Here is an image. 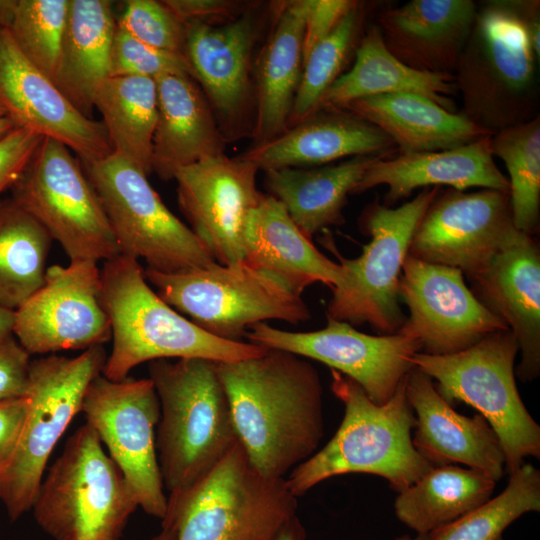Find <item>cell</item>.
<instances>
[{
    "instance_id": "obj_1",
    "label": "cell",
    "mask_w": 540,
    "mask_h": 540,
    "mask_svg": "<svg viewBox=\"0 0 540 540\" xmlns=\"http://www.w3.org/2000/svg\"><path fill=\"white\" fill-rule=\"evenodd\" d=\"M239 442L262 474L286 478L317 450L324 434L323 387L304 357L267 349L217 362Z\"/></svg>"
},
{
    "instance_id": "obj_2",
    "label": "cell",
    "mask_w": 540,
    "mask_h": 540,
    "mask_svg": "<svg viewBox=\"0 0 540 540\" xmlns=\"http://www.w3.org/2000/svg\"><path fill=\"white\" fill-rule=\"evenodd\" d=\"M539 1H489L453 72L462 113L491 136L536 115L538 88L530 35L540 32Z\"/></svg>"
},
{
    "instance_id": "obj_3",
    "label": "cell",
    "mask_w": 540,
    "mask_h": 540,
    "mask_svg": "<svg viewBox=\"0 0 540 540\" xmlns=\"http://www.w3.org/2000/svg\"><path fill=\"white\" fill-rule=\"evenodd\" d=\"M100 275L101 302L112 339L101 374L110 380L127 378L147 361L204 358L235 362L267 350L248 341L225 340L198 327L156 293L134 258L119 254L104 262Z\"/></svg>"
},
{
    "instance_id": "obj_4",
    "label": "cell",
    "mask_w": 540,
    "mask_h": 540,
    "mask_svg": "<svg viewBox=\"0 0 540 540\" xmlns=\"http://www.w3.org/2000/svg\"><path fill=\"white\" fill-rule=\"evenodd\" d=\"M331 390L344 406V416L330 441L294 468L286 478L298 498L315 485L349 473L386 479L400 493L433 466L414 448V411L405 379L383 405L374 403L350 378L331 369Z\"/></svg>"
},
{
    "instance_id": "obj_5",
    "label": "cell",
    "mask_w": 540,
    "mask_h": 540,
    "mask_svg": "<svg viewBox=\"0 0 540 540\" xmlns=\"http://www.w3.org/2000/svg\"><path fill=\"white\" fill-rule=\"evenodd\" d=\"M160 404L156 449L164 488L179 492L208 473L238 441L217 362L204 358L150 362Z\"/></svg>"
},
{
    "instance_id": "obj_6",
    "label": "cell",
    "mask_w": 540,
    "mask_h": 540,
    "mask_svg": "<svg viewBox=\"0 0 540 540\" xmlns=\"http://www.w3.org/2000/svg\"><path fill=\"white\" fill-rule=\"evenodd\" d=\"M296 509L286 478L259 472L238 440L208 473L167 496L161 526L175 540H273Z\"/></svg>"
},
{
    "instance_id": "obj_7",
    "label": "cell",
    "mask_w": 540,
    "mask_h": 540,
    "mask_svg": "<svg viewBox=\"0 0 540 540\" xmlns=\"http://www.w3.org/2000/svg\"><path fill=\"white\" fill-rule=\"evenodd\" d=\"M137 507L124 475L85 423L43 477L31 510L53 540H120Z\"/></svg>"
},
{
    "instance_id": "obj_8",
    "label": "cell",
    "mask_w": 540,
    "mask_h": 540,
    "mask_svg": "<svg viewBox=\"0 0 540 540\" xmlns=\"http://www.w3.org/2000/svg\"><path fill=\"white\" fill-rule=\"evenodd\" d=\"M440 187L421 190L392 208L375 200L364 210L362 229L370 241L357 258L348 259L332 245L342 277L332 290L326 315L352 326L368 324L378 335L397 333L405 322L399 297L403 263L412 236Z\"/></svg>"
},
{
    "instance_id": "obj_9",
    "label": "cell",
    "mask_w": 540,
    "mask_h": 540,
    "mask_svg": "<svg viewBox=\"0 0 540 540\" xmlns=\"http://www.w3.org/2000/svg\"><path fill=\"white\" fill-rule=\"evenodd\" d=\"M519 347L510 329L492 333L472 347L450 355L417 352L412 364L435 380L447 401L479 411L501 443L509 474L527 457H540V426L526 409L515 382Z\"/></svg>"
},
{
    "instance_id": "obj_10",
    "label": "cell",
    "mask_w": 540,
    "mask_h": 540,
    "mask_svg": "<svg viewBox=\"0 0 540 540\" xmlns=\"http://www.w3.org/2000/svg\"><path fill=\"white\" fill-rule=\"evenodd\" d=\"M103 346L75 357L50 354L31 361L25 393L27 414L15 452L0 471V501L17 520L32 509L49 457L73 418L85 392L102 373Z\"/></svg>"
},
{
    "instance_id": "obj_11",
    "label": "cell",
    "mask_w": 540,
    "mask_h": 540,
    "mask_svg": "<svg viewBox=\"0 0 540 540\" xmlns=\"http://www.w3.org/2000/svg\"><path fill=\"white\" fill-rule=\"evenodd\" d=\"M144 273L168 305L225 340L242 341L253 325L266 320L299 324L311 319L302 296L244 262L171 274L146 268Z\"/></svg>"
},
{
    "instance_id": "obj_12",
    "label": "cell",
    "mask_w": 540,
    "mask_h": 540,
    "mask_svg": "<svg viewBox=\"0 0 540 540\" xmlns=\"http://www.w3.org/2000/svg\"><path fill=\"white\" fill-rule=\"evenodd\" d=\"M83 169L96 191L122 255L144 260L161 273H181L217 263L190 227L163 203L148 175L111 153Z\"/></svg>"
},
{
    "instance_id": "obj_13",
    "label": "cell",
    "mask_w": 540,
    "mask_h": 540,
    "mask_svg": "<svg viewBox=\"0 0 540 540\" xmlns=\"http://www.w3.org/2000/svg\"><path fill=\"white\" fill-rule=\"evenodd\" d=\"M13 187V199L60 244L69 261L98 263L120 254L96 191L64 144L43 138Z\"/></svg>"
},
{
    "instance_id": "obj_14",
    "label": "cell",
    "mask_w": 540,
    "mask_h": 540,
    "mask_svg": "<svg viewBox=\"0 0 540 540\" xmlns=\"http://www.w3.org/2000/svg\"><path fill=\"white\" fill-rule=\"evenodd\" d=\"M80 413L124 475L138 506L162 520L167 496L156 449L160 404L152 381H115L99 374L85 392Z\"/></svg>"
},
{
    "instance_id": "obj_15",
    "label": "cell",
    "mask_w": 540,
    "mask_h": 540,
    "mask_svg": "<svg viewBox=\"0 0 540 540\" xmlns=\"http://www.w3.org/2000/svg\"><path fill=\"white\" fill-rule=\"evenodd\" d=\"M248 342L319 361L356 382L370 400L383 405L414 367L418 340L400 332L370 335L351 324L327 318L323 329L292 332L259 323L246 333Z\"/></svg>"
},
{
    "instance_id": "obj_16",
    "label": "cell",
    "mask_w": 540,
    "mask_h": 540,
    "mask_svg": "<svg viewBox=\"0 0 540 540\" xmlns=\"http://www.w3.org/2000/svg\"><path fill=\"white\" fill-rule=\"evenodd\" d=\"M12 334L30 355L103 346L111 328L98 263L47 267L43 284L14 311Z\"/></svg>"
},
{
    "instance_id": "obj_17",
    "label": "cell",
    "mask_w": 540,
    "mask_h": 540,
    "mask_svg": "<svg viewBox=\"0 0 540 540\" xmlns=\"http://www.w3.org/2000/svg\"><path fill=\"white\" fill-rule=\"evenodd\" d=\"M399 297L409 315L398 332L418 340L424 354L458 353L492 333L509 329L478 300L456 268L408 255Z\"/></svg>"
},
{
    "instance_id": "obj_18",
    "label": "cell",
    "mask_w": 540,
    "mask_h": 540,
    "mask_svg": "<svg viewBox=\"0 0 540 540\" xmlns=\"http://www.w3.org/2000/svg\"><path fill=\"white\" fill-rule=\"evenodd\" d=\"M515 228L509 193L448 188L439 192L422 217L408 255L459 269L472 281L486 269Z\"/></svg>"
},
{
    "instance_id": "obj_19",
    "label": "cell",
    "mask_w": 540,
    "mask_h": 540,
    "mask_svg": "<svg viewBox=\"0 0 540 540\" xmlns=\"http://www.w3.org/2000/svg\"><path fill=\"white\" fill-rule=\"evenodd\" d=\"M259 170L241 156L221 154L180 168L174 176L180 209L220 265L244 260L247 223L263 197L256 183Z\"/></svg>"
},
{
    "instance_id": "obj_20",
    "label": "cell",
    "mask_w": 540,
    "mask_h": 540,
    "mask_svg": "<svg viewBox=\"0 0 540 540\" xmlns=\"http://www.w3.org/2000/svg\"><path fill=\"white\" fill-rule=\"evenodd\" d=\"M0 108L17 127L56 140L83 164L112 153L102 122L78 110L0 25Z\"/></svg>"
},
{
    "instance_id": "obj_21",
    "label": "cell",
    "mask_w": 540,
    "mask_h": 540,
    "mask_svg": "<svg viewBox=\"0 0 540 540\" xmlns=\"http://www.w3.org/2000/svg\"><path fill=\"white\" fill-rule=\"evenodd\" d=\"M470 288L514 334L520 352L515 375L531 382L540 375V251L515 228Z\"/></svg>"
},
{
    "instance_id": "obj_22",
    "label": "cell",
    "mask_w": 540,
    "mask_h": 540,
    "mask_svg": "<svg viewBox=\"0 0 540 540\" xmlns=\"http://www.w3.org/2000/svg\"><path fill=\"white\" fill-rule=\"evenodd\" d=\"M407 399L415 415L412 443L433 467L462 464L496 482L506 471L498 436L481 415L455 411L436 390L433 380L413 367L405 377Z\"/></svg>"
},
{
    "instance_id": "obj_23",
    "label": "cell",
    "mask_w": 540,
    "mask_h": 540,
    "mask_svg": "<svg viewBox=\"0 0 540 540\" xmlns=\"http://www.w3.org/2000/svg\"><path fill=\"white\" fill-rule=\"evenodd\" d=\"M490 138L447 150L381 157L368 168L352 194L385 185L384 205L390 207L419 188L447 186L465 191L476 187L509 193L508 179L494 161Z\"/></svg>"
},
{
    "instance_id": "obj_24",
    "label": "cell",
    "mask_w": 540,
    "mask_h": 540,
    "mask_svg": "<svg viewBox=\"0 0 540 540\" xmlns=\"http://www.w3.org/2000/svg\"><path fill=\"white\" fill-rule=\"evenodd\" d=\"M477 8L471 0H412L383 11L377 27L388 50L407 66L453 74Z\"/></svg>"
},
{
    "instance_id": "obj_25",
    "label": "cell",
    "mask_w": 540,
    "mask_h": 540,
    "mask_svg": "<svg viewBox=\"0 0 540 540\" xmlns=\"http://www.w3.org/2000/svg\"><path fill=\"white\" fill-rule=\"evenodd\" d=\"M393 141L376 126L344 110H320L241 157L264 171L333 164L345 157L390 155Z\"/></svg>"
},
{
    "instance_id": "obj_26",
    "label": "cell",
    "mask_w": 540,
    "mask_h": 540,
    "mask_svg": "<svg viewBox=\"0 0 540 540\" xmlns=\"http://www.w3.org/2000/svg\"><path fill=\"white\" fill-rule=\"evenodd\" d=\"M245 246L244 263L271 275L299 296L317 282L332 289L342 277L341 265L314 246L272 195H263L252 211Z\"/></svg>"
},
{
    "instance_id": "obj_27",
    "label": "cell",
    "mask_w": 540,
    "mask_h": 540,
    "mask_svg": "<svg viewBox=\"0 0 540 540\" xmlns=\"http://www.w3.org/2000/svg\"><path fill=\"white\" fill-rule=\"evenodd\" d=\"M157 120L152 172L167 181L183 167L223 154L224 140L203 94L189 75L155 79Z\"/></svg>"
},
{
    "instance_id": "obj_28",
    "label": "cell",
    "mask_w": 540,
    "mask_h": 540,
    "mask_svg": "<svg viewBox=\"0 0 540 540\" xmlns=\"http://www.w3.org/2000/svg\"><path fill=\"white\" fill-rule=\"evenodd\" d=\"M185 55L213 106L227 120L239 117L249 93L253 18L244 14L226 23H185Z\"/></svg>"
},
{
    "instance_id": "obj_29",
    "label": "cell",
    "mask_w": 540,
    "mask_h": 540,
    "mask_svg": "<svg viewBox=\"0 0 540 540\" xmlns=\"http://www.w3.org/2000/svg\"><path fill=\"white\" fill-rule=\"evenodd\" d=\"M340 110L379 128L399 152L447 150L491 136L462 113L449 111L413 93L362 98Z\"/></svg>"
},
{
    "instance_id": "obj_30",
    "label": "cell",
    "mask_w": 540,
    "mask_h": 540,
    "mask_svg": "<svg viewBox=\"0 0 540 540\" xmlns=\"http://www.w3.org/2000/svg\"><path fill=\"white\" fill-rule=\"evenodd\" d=\"M455 92L453 74L424 72L407 66L388 50L379 28L372 26L359 43L352 68L327 89L316 112L340 110L358 99L393 93L422 95L456 112L451 97Z\"/></svg>"
},
{
    "instance_id": "obj_31",
    "label": "cell",
    "mask_w": 540,
    "mask_h": 540,
    "mask_svg": "<svg viewBox=\"0 0 540 540\" xmlns=\"http://www.w3.org/2000/svg\"><path fill=\"white\" fill-rule=\"evenodd\" d=\"M277 18L259 58L255 144L282 134L288 125L303 69L304 0L279 3Z\"/></svg>"
},
{
    "instance_id": "obj_32",
    "label": "cell",
    "mask_w": 540,
    "mask_h": 540,
    "mask_svg": "<svg viewBox=\"0 0 540 540\" xmlns=\"http://www.w3.org/2000/svg\"><path fill=\"white\" fill-rule=\"evenodd\" d=\"M389 155L352 157L338 164L314 168L266 170V185L289 216L309 239L316 233L344 222L348 195L368 168Z\"/></svg>"
},
{
    "instance_id": "obj_33",
    "label": "cell",
    "mask_w": 540,
    "mask_h": 540,
    "mask_svg": "<svg viewBox=\"0 0 540 540\" xmlns=\"http://www.w3.org/2000/svg\"><path fill=\"white\" fill-rule=\"evenodd\" d=\"M116 20L106 0H70L54 83L88 116L100 85L111 76Z\"/></svg>"
},
{
    "instance_id": "obj_34",
    "label": "cell",
    "mask_w": 540,
    "mask_h": 540,
    "mask_svg": "<svg viewBox=\"0 0 540 540\" xmlns=\"http://www.w3.org/2000/svg\"><path fill=\"white\" fill-rule=\"evenodd\" d=\"M496 481L457 465L432 467L394 502L400 522L416 534H430L487 502Z\"/></svg>"
},
{
    "instance_id": "obj_35",
    "label": "cell",
    "mask_w": 540,
    "mask_h": 540,
    "mask_svg": "<svg viewBox=\"0 0 540 540\" xmlns=\"http://www.w3.org/2000/svg\"><path fill=\"white\" fill-rule=\"evenodd\" d=\"M93 107L102 115L112 153L130 160L149 175L157 120L155 80L110 76L97 89Z\"/></svg>"
},
{
    "instance_id": "obj_36",
    "label": "cell",
    "mask_w": 540,
    "mask_h": 540,
    "mask_svg": "<svg viewBox=\"0 0 540 540\" xmlns=\"http://www.w3.org/2000/svg\"><path fill=\"white\" fill-rule=\"evenodd\" d=\"M51 237L14 199L0 201V307L15 311L44 282Z\"/></svg>"
},
{
    "instance_id": "obj_37",
    "label": "cell",
    "mask_w": 540,
    "mask_h": 540,
    "mask_svg": "<svg viewBox=\"0 0 540 540\" xmlns=\"http://www.w3.org/2000/svg\"><path fill=\"white\" fill-rule=\"evenodd\" d=\"M491 151L508 173L514 226L536 234L540 216V117L505 128L490 138Z\"/></svg>"
},
{
    "instance_id": "obj_38",
    "label": "cell",
    "mask_w": 540,
    "mask_h": 540,
    "mask_svg": "<svg viewBox=\"0 0 540 540\" xmlns=\"http://www.w3.org/2000/svg\"><path fill=\"white\" fill-rule=\"evenodd\" d=\"M540 511V472L524 463L510 474L496 497L429 534V540H504L507 527L522 515Z\"/></svg>"
},
{
    "instance_id": "obj_39",
    "label": "cell",
    "mask_w": 540,
    "mask_h": 540,
    "mask_svg": "<svg viewBox=\"0 0 540 540\" xmlns=\"http://www.w3.org/2000/svg\"><path fill=\"white\" fill-rule=\"evenodd\" d=\"M70 0L0 2V25L23 54L53 81L57 73Z\"/></svg>"
},
{
    "instance_id": "obj_40",
    "label": "cell",
    "mask_w": 540,
    "mask_h": 540,
    "mask_svg": "<svg viewBox=\"0 0 540 540\" xmlns=\"http://www.w3.org/2000/svg\"><path fill=\"white\" fill-rule=\"evenodd\" d=\"M364 10L359 3L303 61L300 83L295 94L287 128L313 115L321 98L341 75L349 52L363 23Z\"/></svg>"
},
{
    "instance_id": "obj_41",
    "label": "cell",
    "mask_w": 540,
    "mask_h": 540,
    "mask_svg": "<svg viewBox=\"0 0 540 540\" xmlns=\"http://www.w3.org/2000/svg\"><path fill=\"white\" fill-rule=\"evenodd\" d=\"M116 25L148 46L185 55V24L163 1H127Z\"/></svg>"
},
{
    "instance_id": "obj_42",
    "label": "cell",
    "mask_w": 540,
    "mask_h": 540,
    "mask_svg": "<svg viewBox=\"0 0 540 540\" xmlns=\"http://www.w3.org/2000/svg\"><path fill=\"white\" fill-rule=\"evenodd\" d=\"M165 74L189 75L194 79L186 55L148 46L116 25L111 76H142L155 80Z\"/></svg>"
},
{
    "instance_id": "obj_43",
    "label": "cell",
    "mask_w": 540,
    "mask_h": 540,
    "mask_svg": "<svg viewBox=\"0 0 540 540\" xmlns=\"http://www.w3.org/2000/svg\"><path fill=\"white\" fill-rule=\"evenodd\" d=\"M42 139L38 134L20 127L0 139V194L21 178Z\"/></svg>"
},
{
    "instance_id": "obj_44",
    "label": "cell",
    "mask_w": 540,
    "mask_h": 540,
    "mask_svg": "<svg viewBox=\"0 0 540 540\" xmlns=\"http://www.w3.org/2000/svg\"><path fill=\"white\" fill-rule=\"evenodd\" d=\"M303 61L359 2L351 0H304Z\"/></svg>"
},
{
    "instance_id": "obj_45",
    "label": "cell",
    "mask_w": 540,
    "mask_h": 540,
    "mask_svg": "<svg viewBox=\"0 0 540 540\" xmlns=\"http://www.w3.org/2000/svg\"><path fill=\"white\" fill-rule=\"evenodd\" d=\"M30 356L12 333L0 338V401L25 396Z\"/></svg>"
},
{
    "instance_id": "obj_46",
    "label": "cell",
    "mask_w": 540,
    "mask_h": 540,
    "mask_svg": "<svg viewBox=\"0 0 540 540\" xmlns=\"http://www.w3.org/2000/svg\"><path fill=\"white\" fill-rule=\"evenodd\" d=\"M25 396L0 401V471L11 460L27 414Z\"/></svg>"
},
{
    "instance_id": "obj_47",
    "label": "cell",
    "mask_w": 540,
    "mask_h": 540,
    "mask_svg": "<svg viewBox=\"0 0 540 540\" xmlns=\"http://www.w3.org/2000/svg\"><path fill=\"white\" fill-rule=\"evenodd\" d=\"M163 3L184 24L198 21L213 24L212 20L232 17L237 3L228 0H166Z\"/></svg>"
},
{
    "instance_id": "obj_48",
    "label": "cell",
    "mask_w": 540,
    "mask_h": 540,
    "mask_svg": "<svg viewBox=\"0 0 540 540\" xmlns=\"http://www.w3.org/2000/svg\"><path fill=\"white\" fill-rule=\"evenodd\" d=\"M273 540H307L305 529L295 515L279 530Z\"/></svg>"
},
{
    "instance_id": "obj_49",
    "label": "cell",
    "mask_w": 540,
    "mask_h": 540,
    "mask_svg": "<svg viewBox=\"0 0 540 540\" xmlns=\"http://www.w3.org/2000/svg\"><path fill=\"white\" fill-rule=\"evenodd\" d=\"M14 311L0 307V338L12 333Z\"/></svg>"
},
{
    "instance_id": "obj_50",
    "label": "cell",
    "mask_w": 540,
    "mask_h": 540,
    "mask_svg": "<svg viewBox=\"0 0 540 540\" xmlns=\"http://www.w3.org/2000/svg\"><path fill=\"white\" fill-rule=\"evenodd\" d=\"M17 126L14 122L7 116L0 118V139L8 134L10 131L15 129Z\"/></svg>"
},
{
    "instance_id": "obj_51",
    "label": "cell",
    "mask_w": 540,
    "mask_h": 540,
    "mask_svg": "<svg viewBox=\"0 0 540 540\" xmlns=\"http://www.w3.org/2000/svg\"><path fill=\"white\" fill-rule=\"evenodd\" d=\"M149 540H175V535L171 530L161 528V531Z\"/></svg>"
},
{
    "instance_id": "obj_52",
    "label": "cell",
    "mask_w": 540,
    "mask_h": 540,
    "mask_svg": "<svg viewBox=\"0 0 540 540\" xmlns=\"http://www.w3.org/2000/svg\"><path fill=\"white\" fill-rule=\"evenodd\" d=\"M394 540H429V534H416L415 536L402 535Z\"/></svg>"
}]
</instances>
